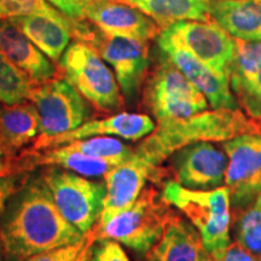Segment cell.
<instances>
[{"label":"cell","instance_id":"484cf974","mask_svg":"<svg viewBox=\"0 0 261 261\" xmlns=\"http://www.w3.org/2000/svg\"><path fill=\"white\" fill-rule=\"evenodd\" d=\"M236 242L261 256V192L237 221Z\"/></svg>","mask_w":261,"mask_h":261},{"label":"cell","instance_id":"6da1fadb","mask_svg":"<svg viewBox=\"0 0 261 261\" xmlns=\"http://www.w3.org/2000/svg\"><path fill=\"white\" fill-rule=\"evenodd\" d=\"M86 237L62 215L41 178L25 181L0 217V241L12 261L69 246Z\"/></svg>","mask_w":261,"mask_h":261},{"label":"cell","instance_id":"7402d4cb","mask_svg":"<svg viewBox=\"0 0 261 261\" xmlns=\"http://www.w3.org/2000/svg\"><path fill=\"white\" fill-rule=\"evenodd\" d=\"M33 162L35 165L57 166V167L68 169V171L89 178L104 177L110 169L120 165V162L112 161V160L85 155L83 152L71 149L69 145H62L48 150L44 154L34 155Z\"/></svg>","mask_w":261,"mask_h":261},{"label":"cell","instance_id":"e575fe53","mask_svg":"<svg viewBox=\"0 0 261 261\" xmlns=\"http://www.w3.org/2000/svg\"><path fill=\"white\" fill-rule=\"evenodd\" d=\"M94 242V236H89L87 238V243L85 248L83 249V252L80 253V255L75 259V261H89V257H90V249H91V246H92V243Z\"/></svg>","mask_w":261,"mask_h":261},{"label":"cell","instance_id":"ba28073f","mask_svg":"<svg viewBox=\"0 0 261 261\" xmlns=\"http://www.w3.org/2000/svg\"><path fill=\"white\" fill-rule=\"evenodd\" d=\"M40 116L39 138L69 132L86 122L91 115L89 100L67 79H51L39 84L31 93Z\"/></svg>","mask_w":261,"mask_h":261},{"label":"cell","instance_id":"4dcf8cb0","mask_svg":"<svg viewBox=\"0 0 261 261\" xmlns=\"http://www.w3.org/2000/svg\"><path fill=\"white\" fill-rule=\"evenodd\" d=\"M28 179L23 175L6 174L0 177V217L4 213L11 197L25 184Z\"/></svg>","mask_w":261,"mask_h":261},{"label":"cell","instance_id":"52a82bcc","mask_svg":"<svg viewBox=\"0 0 261 261\" xmlns=\"http://www.w3.org/2000/svg\"><path fill=\"white\" fill-rule=\"evenodd\" d=\"M40 178L62 215L84 234L89 233L102 211L106 182L92 181L57 166L45 169Z\"/></svg>","mask_w":261,"mask_h":261},{"label":"cell","instance_id":"836d02e7","mask_svg":"<svg viewBox=\"0 0 261 261\" xmlns=\"http://www.w3.org/2000/svg\"><path fill=\"white\" fill-rule=\"evenodd\" d=\"M9 151L6 150L4 146H3L2 143H0V177L2 175L9 174L10 172V163H9V158H10Z\"/></svg>","mask_w":261,"mask_h":261},{"label":"cell","instance_id":"d4e9b609","mask_svg":"<svg viewBox=\"0 0 261 261\" xmlns=\"http://www.w3.org/2000/svg\"><path fill=\"white\" fill-rule=\"evenodd\" d=\"M32 15L48 16L67 23L75 24L80 22L68 17L48 0H0V18H14Z\"/></svg>","mask_w":261,"mask_h":261},{"label":"cell","instance_id":"d6986e66","mask_svg":"<svg viewBox=\"0 0 261 261\" xmlns=\"http://www.w3.org/2000/svg\"><path fill=\"white\" fill-rule=\"evenodd\" d=\"M210 16L236 40L261 41V0H211Z\"/></svg>","mask_w":261,"mask_h":261},{"label":"cell","instance_id":"9c48e42d","mask_svg":"<svg viewBox=\"0 0 261 261\" xmlns=\"http://www.w3.org/2000/svg\"><path fill=\"white\" fill-rule=\"evenodd\" d=\"M227 155L225 187L234 210H247L261 192V133L244 132L223 143Z\"/></svg>","mask_w":261,"mask_h":261},{"label":"cell","instance_id":"cb8c5ba5","mask_svg":"<svg viewBox=\"0 0 261 261\" xmlns=\"http://www.w3.org/2000/svg\"><path fill=\"white\" fill-rule=\"evenodd\" d=\"M65 145H69L71 149L83 152L85 155L112 160V161L120 163L128 159L133 152V150H130L129 146L123 144L121 140L108 136L74 140V142Z\"/></svg>","mask_w":261,"mask_h":261},{"label":"cell","instance_id":"3957f363","mask_svg":"<svg viewBox=\"0 0 261 261\" xmlns=\"http://www.w3.org/2000/svg\"><path fill=\"white\" fill-rule=\"evenodd\" d=\"M162 200L174 205L200 232L213 260L223 255L230 241V194L226 187L214 190H190L177 181H167Z\"/></svg>","mask_w":261,"mask_h":261},{"label":"cell","instance_id":"ac0fdd59","mask_svg":"<svg viewBox=\"0 0 261 261\" xmlns=\"http://www.w3.org/2000/svg\"><path fill=\"white\" fill-rule=\"evenodd\" d=\"M148 261H212L200 232L194 225L171 217L162 237L148 253Z\"/></svg>","mask_w":261,"mask_h":261},{"label":"cell","instance_id":"44dd1931","mask_svg":"<svg viewBox=\"0 0 261 261\" xmlns=\"http://www.w3.org/2000/svg\"><path fill=\"white\" fill-rule=\"evenodd\" d=\"M142 10L161 27L182 21L207 22L211 0H122Z\"/></svg>","mask_w":261,"mask_h":261},{"label":"cell","instance_id":"e0dca14e","mask_svg":"<svg viewBox=\"0 0 261 261\" xmlns=\"http://www.w3.org/2000/svg\"><path fill=\"white\" fill-rule=\"evenodd\" d=\"M0 52L27 73L33 83H45L57 73L50 58L10 18H0Z\"/></svg>","mask_w":261,"mask_h":261},{"label":"cell","instance_id":"f1b7e54d","mask_svg":"<svg viewBox=\"0 0 261 261\" xmlns=\"http://www.w3.org/2000/svg\"><path fill=\"white\" fill-rule=\"evenodd\" d=\"M89 261H129V259L119 242L104 238L92 243Z\"/></svg>","mask_w":261,"mask_h":261},{"label":"cell","instance_id":"30bf717a","mask_svg":"<svg viewBox=\"0 0 261 261\" xmlns=\"http://www.w3.org/2000/svg\"><path fill=\"white\" fill-rule=\"evenodd\" d=\"M156 42L160 51L204 94L214 110H238V102L231 91L228 77L218 74L196 57L167 27L159 33Z\"/></svg>","mask_w":261,"mask_h":261},{"label":"cell","instance_id":"8fae6325","mask_svg":"<svg viewBox=\"0 0 261 261\" xmlns=\"http://www.w3.org/2000/svg\"><path fill=\"white\" fill-rule=\"evenodd\" d=\"M92 46L113 68L126 100H135L142 89L150 58L148 41L125 37H109L98 29Z\"/></svg>","mask_w":261,"mask_h":261},{"label":"cell","instance_id":"2e32d148","mask_svg":"<svg viewBox=\"0 0 261 261\" xmlns=\"http://www.w3.org/2000/svg\"><path fill=\"white\" fill-rule=\"evenodd\" d=\"M156 128L152 119L145 114L119 113L106 119L91 120L84 122L77 128L61 135L39 138L34 143V149L58 148L69 144L74 140L86 139L91 137H119L127 140H139L148 137Z\"/></svg>","mask_w":261,"mask_h":261},{"label":"cell","instance_id":"f546056e","mask_svg":"<svg viewBox=\"0 0 261 261\" xmlns=\"http://www.w3.org/2000/svg\"><path fill=\"white\" fill-rule=\"evenodd\" d=\"M87 238H89V236H86L83 241L77 243L60 247L56 248V249L48 250V252L33 255L27 261H75V259L83 252L85 246H86Z\"/></svg>","mask_w":261,"mask_h":261},{"label":"cell","instance_id":"5b68a950","mask_svg":"<svg viewBox=\"0 0 261 261\" xmlns=\"http://www.w3.org/2000/svg\"><path fill=\"white\" fill-rule=\"evenodd\" d=\"M60 64L65 79L94 107L107 112L120 109L122 96L115 74L92 45L81 40L70 42Z\"/></svg>","mask_w":261,"mask_h":261},{"label":"cell","instance_id":"5bb4252c","mask_svg":"<svg viewBox=\"0 0 261 261\" xmlns=\"http://www.w3.org/2000/svg\"><path fill=\"white\" fill-rule=\"evenodd\" d=\"M84 16L109 37L148 41L160 33V25L154 19L122 0H89L85 4Z\"/></svg>","mask_w":261,"mask_h":261},{"label":"cell","instance_id":"4316f807","mask_svg":"<svg viewBox=\"0 0 261 261\" xmlns=\"http://www.w3.org/2000/svg\"><path fill=\"white\" fill-rule=\"evenodd\" d=\"M261 67V41L237 40L236 56L231 64L230 84L249 76Z\"/></svg>","mask_w":261,"mask_h":261},{"label":"cell","instance_id":"ffe728a7","mask_svg":"<svg viewBox=\"0 0 261 261\" xmlns=\"http://www.w3.org/2000/svg\"><path fill=\"white\" fill-rule=\"evenodd\" d=\"M40 133V116L34 103L0 108V143L14 154Z\"/></svg>","mask_w":261,"mask_h":261},{"label":"cell","instance_id":"8d00e7d4","mask_svg":"<svg viewBox=\"0 0 261 261\" xmlns=\"http://www.w3.org/2000/svg\"><path fill=\"white\" fill-rule=\"evenodd\" d=\"M80 2H89V0H80Z\"/></svg>","mask_w":261,"mask_h":261},{"label":"cell","instance_id":"7c38bea8","mask_svg":"<svg viewBox=\"0 0 261 261\" xmlns=\"http://www.w3.org/2000/svg\"><path fill=\"white\" fill-rule=\"evenodd\" d=\"M175 181L190 190H214L225 184L227 155L208 140L179 149L172 156Z\"/></svg>","mask_w":261,"mask_h":261},{"label":"cell","instance_id":"4fadbf2b","mask_svg":"<svg viewBox=\"0 0 261 261\" xmlns=\"http://www.w3.org/2000/svg\"><path fill=\"white\" fill-rule=\"evenodd\" d=\"M196 57L218 74L228 77L237 40L215 22L182 21L167 27Z\"/></svg>","mask_w":261,"mask_h":261},{"label":"cell","instance_id":"9a60e30c","mask_svg":"<svg viewBox=\"0 0 261 261\" xmlns=\"http://www.w3.org/2000/svg\"><path fill=\"white\" fill-rule=\"evenodd\" d=\"M156 168L150 166L133 150L125 161L110 169L106 178V196L98 225L106 223L120 212L127 210L144 190L146 181L155 177Z\"/></svg>","mask_w":261,"mask_h":261},{"label":"cell","instance_id":"277c9868","mask_svg":"<svg viewBox=\"0 0 261 261\" xmlns=\"http://www.w3.org/2000/svg\"><path fill=\"white\" fill-rule=\"evenodd\" d=\"M154 190H143L135 203L97 226L94 240L109 238L137 253L148 254L159 242L171 218Z\"/></svg>","mask_w":261,"mask_h":261},{"label":"cell","instance_id":"83f0119b","mask_svg":"<svg viewBox=\"0 0 261 261\" xmlns=\"http://www.w3.org/2000/svg\"><path fill=\"white\" fill-rule=\"evenodd\" d=\"M230 85L243 109L254 119L261 120V67L249 76Z\"/></svg>","mask_w":261,"mask_h":261},{"label":"cell","instance_id":"d590c367","mask_svg":"<svg viewBox=\"0 0 261 261\" xmlns=\"http://www.w3.org/2000/svg\"><path fill=\"white\" fill-rule=\"evenodd\" d=\"M3 254H4V249H3L2 241H0V261H2V259H3Z\"/></svg>","mask_w":261,"mask_h":261},{"label":"cell","instance_id":"d6a6232c","mask_svg":"<svg viewBox=\"0 0 261 261\" xmlns=\"http://www.w3.org/2000/svg\"><path fill=\"white\" fill-rule=\"evenodd\" d=\"M48 2L71 19L75 21L85 19L84 8L87 2H80V0H48Z\"/></svg>","mask_w":261,"mask_h":261},{"label":"cell","instance_id":"1f68e13d","mask_svg":"<svg viewBox=\"0 0 261 261\" xmlns=\"http://www.w3.org/2000/svg\"><path fill=\"white\" fill-rule=\"evenodd\" d=\"M215 261H261V256L253 254L236 242L231 243L223 255Z\"/></svg>","mask_w":261,"mask_h":261},{"label":"cell","instance_id":"7a4b0ae2","mask_svg":"<svg viewBox=\"0 0 261 261\" xmlns=\"http://www.w3.org/2000/svg\"><path fill=\"white\" fill-rule=\"evenodd\" d=\"M250 130V123L238 110H205L188 119L159 121L154 132L144 138L135 152L158 168L175 151L192 143L225 142Z\"/></svg>","mask_w":261,"mask_h":261},{"label":"cell","instance_id":"74e56055","mask_svg":"<svg viewBox=\"0 0 261 261\" xmlns=\"http://www.w3.org/2000/svg\"><path fill=\"white\" fill-rule=\"evenodd\" d=\"M212 261H214V260H212Z\"/></svg>","mask_w":261,"mask_h":261},{"label":"cell","instance_id":"8992f818","mask_svg":"<svg viewBox=\"0 0 261 261\" xmlns=\"http://www.w3.org/2000/svg\"><path fill=\"white\" fill-rule=\"evenodd\" d=\"M145 102L159 121L188 119L207 110L208 100L162 54L146 84Z\"/></svg>","mask_w":261,"mask_h":261},{"label":"cell","instance_id":"603a6c76","mask_svg":"<svg viewBox=\"0 0 261 261\" xmlns=\"http://www.w3.org/2000/svg\"><path fill=\"white\" fill-rule=\"evenodd\" d=\"M34 83L27 73L0 52V103L5 106L24 103L31 98Z\"/></svg>","mask_w":261,"mask_h":261}]
</instances>
